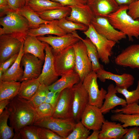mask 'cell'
I'll use <instances>...</instances> for the list:
<instances>
[{
    "mask_svg": "<svg viewBox=\"0 0 139 139\" xmlns=\"http://www.w3.org/2000/svg\"><path fill=\"white\" fill-rule=\"evenodd\" d=\"M71 8L68 6L36 13L42 19L48 21L66 18L71 13Z\"/></svg>",
    "mask_w": 139,
    "mask_h": 139,
    "instance_id": "cell-31",
    "label": "cell"
},
{
    "mask_svg": "<svg viewBox=\"0 0 139 139\" xmlns=\"http://www.w3.org/2000/svg\"><path fill=\"white\" fill-rule=\"evenodd\" d=\"M127 13L134 20L139 18V0L128 5Z\"/></svg>",
    "mask_w": 139,
    "mask_h": 139,
    "instance_id": "cell-43",
    "label": "cell"
},
{
    "mask_svg": "<svg viewBox=\"0 0 139 139\" xmlns=\"http://www.w3.org/2000/svg\"><path fill=\"white\" fill-rule=\"evenodd\" d=\"M9 115L10 113L6 107L0 115V139H12L14 136V129L10 126H8L7 124Z\"/></svg>",
    "mask_w": 139,
    "mask_h": 139,
    "instance_id": "cell-34",
    "label": "cell"
},
{
    "mask_svg": "<svg viewBox=\"0 0 139 139\" xmlns=\"http://www.w3.org/2000/svg\"><path fill=\"white\" fill-rule=\"evenodd\" d=\"M26 0H7L9 7L13 11H18L25 6Z\"/></svg>",
    "mask_w": 139,
    "mask_h": 139,
    "instance_id": "cell-46",
    "label": "cell"
},
{
    "mask_svg": "<svg viewBox=\"0 0 139 139\" xmlns=\"http://www.w3.org/2000/svg\"><path fill=\"white\" fill-rule=\"evenodd\" d=\"M86 5L94 16L106 17L119 7L115 0H88Z\"/></svg>",
    "mask_w": 139,
    "mask_h": 139,
    "instance_id": "cell-18",
    "label": "cell"
},
{
    "mask_svg": "<svg viewBox=\"0 0 139 139\" xmlns=\"http://www.w3.org/2000/svg\"><path fill=\"white\" fill-rule=\"evenodd\" d=\"M128 6H119L116 11L106 17L112 26L127 36L129 41H133V37L139 38V20L134 19L127 13Z\"/></svg>",
    "mask_w": 139,
    "mask_h": 139,
    "instance_id": "cell-2",
    "label": "cell"
},
{
    "mask_svg": "<svg viewBox=\"0 0 139 139\" xmlns=\"http://www.w3.org/2000/svg\"><path fill=\"white\" fill-rule=\"evenodd\" d=\"M49 91L48 86L41 84L36 92L28 101L35 108L45 102L47 94Z\"/></svg>",
    "mask_w": 139,
    "mask_h": 139,
    "instance_id": "cell-39",
    "label": "cell"
},
{
    "mask_svg": "<svg viewBox=\"0 0 139 139\" xmlns=\"http://www.w3.org/2000/svg\"><path fill=\"white\" fill-rule=\"evenodd\" d=\"M11 100L5 99L0 101V115L4 110V109L10 103Z\"/></svg>",
    "mask_w": 139,
    "mask_h": 139,
    "instance_id": "cell-50",
    "label": "cell"
},
{
    "mask_svg": "<svg viewBox=\"0 0 139 139\" xmlns=\"http://www.w3.org/2000/svg\"><path fill=\"white\" fill-rule=\"evenodd\" d=\"M128 130L120 123L105 120L100 130L99 139H122Z\"/></svg>",
    "mask_w": 139,
    "mask_h": 139,
    "instance_id": "cell-20",
    "label": "cell"
},
{
    "mask_svg": "<svg viewBox=\"0 0 139 139\" xmlns=\"http://www.w3.org/2000/svg\"><path fill=\"white\" fill-rule=\"evenodd\" d=\"M100 130L93 131L92 133L89 135L86 139H99Z\"/></svg>",
    "mask_w": 139,
    "mask_h": 139,
    "instance_id": "cell-52",
    "label": "cell"
},
{
    "mask_svg": "<svg viewBox=\"0 0 139 139\" xmlns=\"http://www.w3.org/2000/svg\"><path fill=\"white\" fill-rule=\"evenodd\" d=\"M54 21L61 29L68 33H72L76 30L84 31L86 30L88 28L83 24L68 20L66 18L54 20Z\"/></svg>",
    "mask_w": 139,
    "mask_h": 139,
    "instance_id": "cell-35",
    "label": "cell"
},
{
    "mask_svg": "<svg viewBox=\"0 0 139 139\" xmlns=\"http://www.w3.org/2000/svg\"><path fill=\"white\" fill-rule=\"evenodd\" d=\"M38 78H34L22 81L17 95L29 100L35 93L41 85Z\"/></svg>",
    "mask_w": 139,
    "mask_h": 139,
    "instance_id": "cell-29",
    "label": "cell"
},
{
    "mask_svg": "<svg viewBox=\"0 0 139 139\" xmlns=\"http://www.w3.org/2000/svg\"><path fill=\"white\" fill-rule=\"evenodd\" d=\"M96 47L99 59L105 64L110 62L109 57L111 56L113 48L116 43L109 40L98 33L91 24L88 29L83 32Z\"/></svg>",
    "mask_w": 139,
    "mask_h": 139,
    "instance_id": "cell-4",
    "label": "cell"
},
{
    "mask_svg": "<svg viewBox=\"0 0 139 139\" xmlns=\"http://www.w3.org/2000/svg\"><path fill=\"white\" fill-rule=\"evenodd\" d=\"M37 38L51 46L53 53L60 52L67 48L72 46L80 39L72 33H68L60 36H50L47 37L38 36Z\"/></svg>",
    "mask_w": 139,
    "mask_h": 139,
    "instance_id": "cell-16",
    "label": "cell"
},
{
    "mask_svg": "<svg viewBox=\"0 0 139 139\" xmlns=\"http://www.w3.org/2000/svg\"><path fill=\"white\" fill-rule=\"evenodd\" d=\"M18 11L27 20L31 29L38 28L41 24L48 23L51 21L42 19L37 13L27 8L25 6Z\"/></svg>",
    "mask_w": 139,
    "mask_h": 139,
    "instance_id": "cell-33",
    "label": "cell"
},
{
    "mask_svg": "<svg viewBox=\"0 0 139 139\" xmlns=\"http://www.w3.org/2000/svg\"><path fill=\"white\" fill-rule=\"evenodd\" d=\"M60 92L49 91L48 93L45 102L50 105L55 109Z\"/></svg>",
    "mask_w": 139,
    "mask_h": 139,
    "instance_id": "cell-44",
    "label": "cell"
},
{
    "mask_svg": "<svg viewBox=\"0 0 139 139\" xmlns=\"http://www.w3.org/2000/svg\"></svg>",
    "mask_w": 139,
    "mask_h": 139,
    "instance_id": "cell-55",
    "label": "cell"
},
{
    "mask_svg": "<svg viewBox=\"0 0 139 139\" xmlns=\"http://www.w3.org/2000/svg\"><path fill=\"white\" fill-rule=\"evenodd\" d=\"M53 54L55 70L58 76H62L74 70L75 57L73 45L60 52Z\"/></svg>",
    "mask_w": 139,
    "mask_h": 139,
    "instance_id": "cell-8",
    "label": "cell"
},
{
    "mask_svg": "<svg viewBox=\"0 0 139 139\" xmlns=\"http://www.w3.org/2000/svg\"><path fill=\"white\" fill-rule=\"evenodd\" d=\"M105 120L100 108L88 104L83 112L81 121L90 130H100Z\"/></svg>",
    "mask_w": 139,
    "mask_h": 139,
    "instance_id": "cell-12",
    "label": "cell"
},
{
    "mask_svg": "<svg viewBox=\"0 0 139 139\" xmlns=\"http://www.w3.org/2000/svg\"><path fill=\"white\" fill-rule=\"evenodd\" d=\"M45 51L44 63L41 73L38 78L41 84L49 86L57 80L58 76L55 70L51 47L47 43Z\"/></svg>",
    "mask_w": 139,
    "mask_h": 139,
    "instance_id": "cell-15",
    "label": "cell"
},
{
    "mask_svg": "<svg viewBox=\"0 0 139 139\" xmlns=\"http://www.w3.org/2000/svg\"><path fill=\"white\" fill-rule=\"evenodd\" d=\"M24 6L36 13L63 6L60 3L50 0H26Z\"/></svg>",
    "mask_w": 139,
    "mask_h": 139,
    "instance_id": "cell-28",
    "label": "cell"
},
{
    "mask_svg": "<svg viewBox=\"0 0 139 139\" xmlns=\"http://www.w3.org/2000/svg\"><path fill=\"white\" fill-rule=\"evenodd\" d=\"M35 108L36 114V121L39 119L52 116L54 110L50 105L45 102Z\"/></svg>",
    "mask_w": 139,
    "mask_h": 139,
    "instance_id": "cell-40",
    "label": "cell"
},
{
    "mask_svg": "<svg viewBox=\"0 0 139 139\" xmlns=\"http://www.w3.org/2000/svg\"><path fill=\"white\" fill-rule=\"evenodd\" d=\"M24 42L9 35H0V64L18 54Z\"/></svg>",
    "mask_w": 139,
    "mask_h": 139,
    "instance_id": "cell-13",
    "label": "cell"
},
{
    "mask_svg": "<svg viewBox=\"0 0 139 139\" xmlns=\"http://www.w3.org/2000/svg\"><path fill=\"white\" fill-rule=\"evenodd\" d=\"M112 121L123 124L125 128L129 126H139V114H126L120 112L114 113L110 117Z\"/></svg>",
    "mask_w": 139,
    "mask_h": 139,
    "instance_id": "cell-32",
    "label": "cell"
},
{
    "mask_svg": "<svg viewBox=\"0 0 139 139\" xmlns=\"http://www.w3.org/2000/svg\"><path fill=\"white\" fill-rule=\"evenodd\" d=\"M19 53L14 55L0 64V68L2 70L3 73L7 70L15 62L18 57Z\"/></svg>",
    "mask_w": 139,
    "mask_h": 139,
    "instance_id": "cell-48",
    "label": "cell"
},
{
    "mask_svg": "<svg viewBox=\"0 0 139 139\" xmlns=\"http://www.w3.org/2000/svg\"><path fill=\"white\" fill-rule=\"evenodd\" d=\"M44 61L31 54H24L21 58V64L24 67V70L20 82L38 78L41 73Z\"/></svg>",
    "mask_w": 139,
    "mask_h": 139,
    "instance_id": "cell-14",
    "label": "cell"
},
{
    "mask_svg": "<svg viewBox=\"0 0 139 139\" xmlns=\"http://www.w3.org/2000/svg\"><path fill=\"white\" fill-rule=\"evenodd\" d=\"M3 72L2 69L0 68V79H1L3 74Z\"/></svg>",
    "mask_w": 139,
    "mask_h": 139,
    "instance_id": "cell-53",
    "label": "cell"
},
{
    "mask_svg": "<svg viewBox=\"0 0 139 139\" xmlns=\"http://www.w3.org/2000/svg\"><path fill=\"white\" fill-rule=\"evenodd\" d=\"M81 40L85 45L88 56L92 64V71L97 72L101 69H104L103 66L99 62V55L97 49L91 40L86 37L83 39L75 31L72 33Z\"/></svg>",
    "mask_w": 139,
    "mask_h": 139,
    "instance_id": "cell-27",
    "label": "cell"
},
{
    "mask_svg": "<svg viewBox=\"0 0 139 139\" xmlns=\"http://www.w3.org/2000/svg\"><path fill=\"white\" fill-rule=\"evenodd\" d=\"M114 114L120 112L126 114H139V105L138 103L127 105L120 108H117L111 110Z\"/></svg>",
    "mask_w": 139,
    "mask_h": 139,
    "instance_id": "cell-42",
    "label": "cell"
},
{
    "mask_svg": "<svg viewBox=\"0 0 139 139\" xmlns=\"http://www.w3.org/2000/svg\"><path fill=\"white\" fill-rule=\"evenodd\" d=\"M71 8L70 15L66 19L68 20L83 24L88 27L91 24L94 16L86 5L84 6H68Z\"/></svg>",
    "mask_w": 139,
    "mask_h": 139,
    "instance_id": "cell-21",
    "label": "cell"
},
{
    "mask_svg": "<svg viewBox=\"0 0 139 139\" xmlns=\"http://www.w3.org/2000/svg\"><path fill=\"white\" fill-rule=\"evenodd\" d=\"M81 2H82L85 4H86V3L88 0H79Z\"/></svg>",
    "mask_w": 139,
    "mask_h": 139,
    "instance_id": "cell-54",
    "label": "cell"
},
{
    "mask_svg": "<svg viewBox=\"0 0 139 139\" xmlns=\"http://www.w3.org/2000/svg\"><path fill=\"white\" fill-rule=\"evenodd\" d=\"M97 78L96 72L92 71L85 77L82 83L89 94V104L100 108L107 91L103 88L99 89Z\"/></svg>",
    "mask_w": 139,
    "mask_h": 139,
    "instance_id": "cell-7",
    "label": "cell"
},
{
    "mask_svg": "<svg viewBox=\"0 0 139 139\" xmlns=\"http://www.w3.org/2000/svg\"><path fill=\"white\" fill-rule=\"evenodd\" d=\"M75 57V71L82 83L85 77L92 71L91 62L87 54L86 46L81 40L73 45Z\"/></svg>",
    "mask_w": 139,
    "mask_h": 139,
    "instance_id": "cell-6",
    "label": "cell"
},
{
    "mask_svg": "<svg viewBox=\"0 0 139 139\" xmlns=\"http://www.w3.org/2000/svg\"><path fill=\"white\" fill-rule=\"evenodd\" d=\"M117 93L116 86L112 84H110L107 88L105 101L100 108L103 114L109 112L117 106L121 105L124 107L127 105L125 99L118 96L116 95Z\"/></svg>",
    "mask_w": 139,
    "mask_h": 139,
    "instance_id": "cell-22",
    "label": "cell"
},
{
    "mask_svg": "<svg viewBox=\"0 0 139 139\" xmlns=\"http://www.w3.org/2000/svg\"><path fill=\"white\" fill-rule=\"evenodd\" d=\"M72 88L65 89L60 92L52 117L72 118L73 93Z\"/></svg>",
    "mask_w": 139,
    "mask_h": 139,
    "instance_id": "cell-10",
    "label": "cell"
},
{
    "mask_svg": "<svg viewBox=\"0 0 139 139\" xmlns=\"http://www.w3.org/2000/svg\"><path fill=\"white\" fill-rule=\"evenodd\" d=\"M52 1L58 3L63 6H84L85 4L79 0H50Z\"/></svg>",
    "mask_w": 139,
    "mask_h": 139,
    "instance_id": "cell-47",
    "label": "cell"
},
{
    "mask_svg": "<svg viewBox=\"0 0 139 139\" xmlns=\"http://www.w3.org/2000/svg\"><path fill=\"white\" fill-rule=\"evenodd\" d=\"M90 131L80 121L75 124L72 132L65 139H86L90 134Z\"/></svg>",
    "mask_w": 139,
    "mask_h": 139,
    "instance_id": "cell-37",
    "label": "cell"
},
{
    "mask_svg": "<svg viewBox=\"0 0 139 139\" xmlns=\"http://www.w3.org/2000/svg\"><path fill=\"white\" fill-rule=\"evenodd\" d=\"M75 123L72 118H58L51 116L39 119L33 125L48 128L65 139L72 132Z\"/></svg>",
    "mask_w": 139,
    "mask_h": 139,
    "instance_id": "cell-5",
    "label": "cell"
},
{
    "mask_svg": "<svg viewBox=\"0 0 139 139\" xmlns=\"http://www.w3.org/2000/svg\"><path fill=\"white\" fill-rule=\"evenodd\" d=\"M72 89L73 93L72 118L76 123L81 121L83 112L89 104V97L81 81L74 85Z\"/></svg>",
    "mask_w": 139,
    "mask_h": 139,
    "instance_id": "cell-11",
    "label": "cell"
},
{
    "mask_svg": "<svg viewBox=\"0 0 139 139\" xmlns=\"http://www.w3.org/2000/svg\"><path fill=\"white\" fill-rule=\"evenodd\" d=\"M122 139H139V128L138 126L128 129Z\"/></svg>",
    "mask_w": 139,
    "mask_h": 139,
    "instance_id": "cell-45",
    "label": "cell"
},
{
    "mask_svg": "<svg viewBox=\"0 0 139 139\" xmlns=\"http://www.w3.org/2000/svg\"><path fill=\"white\" fill-rule=\"evenodd\" d=\"M9 113L10 125L18 133L23 127L33 124L36 121L35 108L28 100L17 95L11 99L7 107Z\"/></svg>",
    "mask_w": 139,
    "mask_h": 139,
    "instance_id": "cell-1",
    "label": "cell"
},
{
    "mask_svg": "<svg viewBox=\"0 0 139 139\" xmlns=\"http://www.w3.org/2000/svg\"><path fill=\"white\" fill-rule=\"evenodd\" d=\"M38 134L40 139H64L51 130L43 127H38Z\"/></svg>",
    "mask_w": 139,
    "mask_h": 139,
    "instance_id": "cell-41",
    "label": "cell"
},
{
    "mask_svg": "<svg viewBox=\"0 0 139 139\" xmlns=\"http://www.w3.org/2000/svg\"><path fill=\"white\" fill-rule=\"evenodd\" d=\"M0 35L8 34L24 42L31 28L27 20L18 11H11L1 17Z\"/></svg>",
    "mask_w": 139,
    "mask_h": 139,
    "instance_id": "cell-3",
    "label": "cell"
},
{
    "mask_svg": "<svg viewBox=\"0 0 139 139\" xmlns=\"http://www.w3.org/2000/svg\"><path fill=\"white\" fill-rule=\"evenodd\" d=\"M23 46V44L21 47L16 60L7 70L3 73L1 78L0 79V81L20 82L24 72L21 66V58L24 54Z\"/></svg>",
    "mask_w": 139,
    "mask_h": 139,
    "instance_id": "cell-25",
    "label": "cell"
},
{
    "mask_svg": "<svg viewBox=\"0 0 139 139\" xmlns=\"http://www.w3.org/2000/svg\"><path fill=\"white\" fill-rule=\"evenodd\" d=\"M115 62L119 66L139 69V44L126 47L116 57Z\"/></svg>",
    "mask_w": 139,
    "mask_h": 139,
    "instance_id": "cell-17",
    "label": "cell"
},
{
    "mask_svg": "<svg viewBox=\"0 0 139 139\" xmlns=\"http://www.w3.org/2000/svg\"><path fill=\"white\" fill-rule=\"evenodd\" d=\"M38 127L27 125L21 128L18 133L14 134L13 139H40L38 134Z\"/></svg>",
    "mask_w": 139,
    "mask_h": 139,
    "instance_id": "cell-36",
    "label": "cell"
},
{
    "mask_svg": "<svg viewBox=\"0 0 139 139\" xmlns=\"http://www.w3.org/2000/svg\"><path fill=\"white\" fill-rule=\"evenodd\" d=\"M118 4L120 6L121 5H128L137 0H115Z\"/></svg>",
    "mask_w": 139,
    "mask_h": 139,
    "instance_id": "cell-51",
    "label": "cell"
},
{
    "mask_svg": "<svg viewBox=\"0 0 139 139\" xmlns=\"http://www.w3.org/2000/svg\"><path fill=\"white\" fill-rule=\"evenodd\" d=\"M67 33H68L61 29L53 20L48 23L42 24L38 28L30 29L28 35L37 37L47 34H54L60 36Z\"/></svg>",
    "mask_w": 139,
    "mask_h": 139,
    "instance_id": "cell-26",
    "label": "cell"
},
{
    "mask_svg": "<svg viewBox=\"0 0 139 139\" xmlns=\"http://www.w3.org/2000/svg\"><path fill=\"white\" fill-rule=\"evenodd\" d=\"M117 93L122 94L125 98L127 105L139 103V80L138 81L136 89L132 91L127 89L116 86Z\"/></svg>",
    "mask_w": 139,
    "mask_h": 139,
    "instance_id": "cell-38",
    "label": "cell"
},
{
    "mask_svg": "<svg viewBox=\"0 0 139 139\" xmlns=\"http://www.w3.org/2000/svg\"><path fill=\"white\" fill-rule=\"evenodd\" d=\"M47 43L41 41L37 37L28 35L23 44L24 54L30 53L44 61L45 54L44 50Z\"/></svg>",
    "mask_w": 139,
    "mask_h": 139,
    "instance_id": "cell-23",
    "label": "cell"
},
{
    "mask_svg": "<svg viewBox=\"0 0 139 139\" xmlns=\"http://www.w3.org/2000/svg\"><path fill=\"white\" fill-rule=\"evenodd\" d=\"M1 16L5 15L9 12L12 10L8 4L7 0H0Z\"/></svg>",
    "mask_w": 139,
    "mask_h": 139,
    "instance_id": "cell-49",
    "label": "cell"
},
{
    "mask_svg": "<svg viewBox=\"0 0 139 139\" xmlns=\"http://www.w3.org/2000/svg\"><path fill=\"white\" fill-rule=\"evenodd\" d=\"M91 24L99 34L116 43L126 38L125 34L112 26L107 17L94 16Z\"/></svg>",
    "mask_w": 139,
    "mask_h": 139,
    "instance_id": "cell-9",
    "label": "cell"
},
{
    "mask_svg": "<svg viewBox=\"0 0 139 139\" xmlns=\"http://www.w3.org/2000/svg\"><path fill=\"white\" fill-rule=\"evenodd\" d=\"M21 83L19 81H0V101L11 100L17 96Z\"/></svg>",
    "mask_w": 139,
    "mask_h": 139,
    "instance_id": "cell-30",
    "label": "cell"
},
{
    "mask_svg": "<svg viewBox=\"0 0 139 139\" xmlns=\"http://www.w3.org/2000/svg\"></svg>",
    "mask_w": 139,
    "mask_h": 139,
    "instance_id": "cell-56",
    "label": "cell"
},
{
    "mask_svg": "<svg viewBox=\"0 0 139 139\" xmlns=\"http://www.w3.org/2000/svg\"><path fill=\"white\" fill-rule=\"evenodd\" d=\"M97 78L102 82L107 80L114 81L116 86L122 88L128 89L134 84L135 79L132 75L124 73L121 75L115 74L105 71L104 69L99 70L96 72Z\"/></svg>",
    "mask_w": 139,
    "mask_h": 139,
    "instance_id": "cell-19",
    "label": "cell"
},
{
    "mask_svg": "<svg viewBox=\"0 0 139 139\" xmlns=\"http://www.w3.org/2000/svg\"><path fill=\"white\" fill-rule=\"evenodd\" d=\"M61 76L60 78L48 86L50 91L60 92L65 89L72 88L80 81L79 75L74 70Z\"/></svg>",
    "mask_w": 139,
    "mask_h": 139,
    "instance_id": "cell-24",
    "label": "cell"
}]
</instances>
